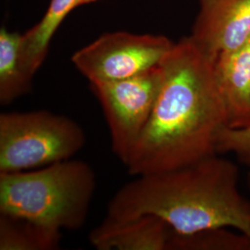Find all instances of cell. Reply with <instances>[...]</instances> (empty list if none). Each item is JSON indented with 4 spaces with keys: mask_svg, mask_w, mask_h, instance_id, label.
<instances>
[{
    "mask_svg": "<svg viewBox=\"0 0 250 250\" xmlns=\"http://www.w3.org/2000/svg\"><path fill=\"white\" fill-rule=\"evenodd\" d=\"M239 169L218 154L191 165L136 176L107 206L106 220L160 217L181 235L231 227L250 240V200L239 191Z\"/></svg>",
    "mask_w": 250,
    "mask_h": 250,
    "instance_id": "cell-2",
    "label": "cell"
},
{
    "mask_svg": "<svg viewBox=\"0 0 250 250\" xmlns=\"http://www.w3.org/2000/svg\"><path fill=\"white\" fill-rule=\"evenodd\" d=\"M62 231L34 221L0 214V250H53L60 246Z\"/></svg>",
    "mask_w": 250,
    "mask_h": 250,
    "instance_id": "cell-12",
    "label": "cell"
},
{
    "mask_svg": "<svg viewBox=\"0 0 250 250\" xmlns=\"http://www.w3.org/2000/svg\"><path fill=\"white\" fill-rule=\"evenodd\" d=\"M218 154H233L250 168V126L241 129L224 127L217 138Z\"/></svg>",
    "mask_w": 250,
    "mask_h": 250,
    "instance_id": "cell-14",
    "label": "cell"
},
{
    "mask_svg": "<svg viewBox=\"0 0 250 250\" xmlns=\"http://www.w3.org/2000/svg\"><path fill=\"white\" fill-rule=\"evenodd\" d=\"M247 184H248V188L250 192V171L248 172V175H247Z\"/></svg>",
    "mask_w": 250,
    "mask_h": 250,
    "instance_id": "cell-15",
    "label": "cell"
},
{
    "mask_svg": "<svg viewBox=\"0 0 250 250\" xmlns=\"http://www.w3.org/2000/svg\"><path fill=\"white\" fill-rule=\"evenodd\" d=\"M96 184L89 164L71 159L35 170L0 172V214L60 231L77 230L86 221Z\"/></svg>",
    "mask_w": 250,
    "mask_h": 250,
    "instance_id": "cell-3",
    "label": "cell"
},
{
    "mask_svg": "<svg viewBox=\"0 0 250 250\" xmlns=\"http://www.w3.org/2000/svg\"><path fill=\"white\" fill-rule=\"evenodd\" d=\"M172 230L155 215H143L125 223L104 220L89 234L99 250H169Z\"/></svg>",
    "mask_w": 250,
    "mask_h": 250,
    "instance_id": "cell-9",
    "label": "cell"
},
{
    "mask_svg": "<svg viewBox=\"0 0 250 250\" xmlns=\"http://www.w3.org/2000/svg\"><path fill=\"white\" fill-rule=\"evenodd\" d=\"M191 38L214 60L250 39V0H200Z\"/></svg>",
    "mask_w": 250,
    "mask_h": 250,
    "instance_id": "cell-7",
    "label": "cell"
},
{
    "mask_svg": "<svg viewBox=\"0 0 250 250\" xmlns=\"http://www.w3.org/2000/svg\"><path fill=\"white\" fill-rule=\"evenodd\" d=\"M173 45L166 36L108 33L76 51L72 62L90 83L123 80L159 66Z\"/></svg>",
    "mask_w": 250,
    "mask_h": 250,
    "instance_id": "cell-6",
    "label": "cell"
},
{
    "mask_svg": "<svg viewBox=\"0 0 250 250\" xmlns=\"http://www.w3.org/2000/svg\"><path fill=\"white\" fill-rule=\"evenodd\" d=\"M217 85L224 101L226 127L250 126V39L215 60Z\"/></svg>",
    "mask_w": 250,
    "mask_h": 250,
    "instance_id": "cell-8",
    "label": "cell"
},
{
    "mask_svg": "<svg viewBox=\"0 0 250 250\" xmlns=\"http://www.w3.org/2000/svg\"><path fill=\"white\" fill-rule=\"evenodd\" d=\"M161 65L163 80L151 116L124 164L135 177L218 154V134L226 126L215 60L191 36L175 43Z\"/></svg>",
    "mask_w": 250,
    "mask_h": 250,
    "instance_id": "cell-1",
    "label": "cell"
},
{
    "mask_svg": "<svg viewBox=\"0 0 250 250\" xmlns=\"http://www.w3.org/2000/svg\"><path fill=\"white\" fill-rule=\"evenodd\" d=\"M99 0H50L38 23L21 35V56L28 72L34 77L48 53V48L63 21L73 9Z\"/></svg>",
    "mask_w": 250,
    "mask_h": 250,
    "instance_id": "cell-10",
    "label": "cell"
},
{
    "mask_svg": "<svg viewBox=\"0 0 250 250\" xmlns=\"http://www.w3.org/2000/svg\"><path fill=\"white\" fill-rule=\"evenodd\" d=\"M33 76L28 72L21 56V35L0 30V103L5 106L27 94Z\"/></svg>",
    "mask_w": 250,
    "mask_h": 250,
    "instance_id": "cell-11",
    "label": "cell"
},
{
    "mask_svg": "<svg viewBox=\"0 0 250 250\" xmlns=\"http://www.w3.org/2000/svg\"><path fill=\"white\" fill-rule=\"evenodd\" d=\"M162 80L160 64L130 78L90 83L106 118L112 150L124 164L151 116Z\"/></svg>",
    "mask_w": 250,
    "mask_h": 250,
    "instance_id": "cell-5",
    "label": "cell"
},
{
    "mask_svg": "<svg viewBox=\"0 0 250 250\" xmlns=\"http://www.w3.org/2000/svg\"><path fill=\"white\" fill-rule=\"evenodd\" d=\"M84 144L83 128L68 117L47 110L0 114V172L70 160Z\"/></svg>",
    "mask_w": 250,
    "mask_h": 250,
    "instance_id": "cell-4",
    "label": "cell"
},
{
    "mask_svg": "<svg viewBox=\"0 0 250 250\" xmlns=\"http://www.w3.org/2000/svg\"><path fill=\"white\" fill-rule=\"evenodd\" d=\"M250 250V240L242 232L226 228L210 229L188 235L172 231L169 250Z\"/></svg>",
    "mask_w": 250,
    "mask_h": 250,
    "instance_id": "cell-13",
    "label": "cell"
}]
</instances>
